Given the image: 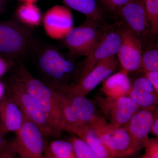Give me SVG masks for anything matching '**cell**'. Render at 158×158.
Returning a JSON list of instances; mask_svg holds the SVG:
<instances>
[{
  "label": "cell",
  "instance_id": "ac0fdd59",
  "mask_svg": "<svg viewBox=\"0 0 158 158\" xmlns=\"http://www.w3.org/2000/svg\"><path fill=\"white\" fill-rule=\"evenodd\" d=\"M70 133L77 135L85 141L99 158H116L103 144L92 128L83 125L73 129Z\"/></svg>",
  "mask_w": 158,
  "mask_h": 158
},
{
  "label": "cell",
  "instance_id": "e575fe53",
  "mask_svg": "<svg viewBox=\"0 0 158 158\" xmlns=\"http://www.w3.org/2000/svg\"><path fill=\"white\" fill-rule=\"evenodd\" d=\"M6 88L3 83L0 81V100L5 97Z\"/></svg>",
  "mask_w": 158,
  "mask_h": 158
},
{
  "label": "cell",
  "instance_id": "4dcf8cb0",
  "mask_svg": "<svg viewBox=\"0 0 158 158\" xmlns=\"http://www.w3.org/2000/svg\"><path fill=\"white\" fill-rule=\"evenodd\" d=\"M14 61L0 56V77L13 66Z\"/></svg>",
  "mask_w": 158,
  "mask_h": 158
},
{
  "label": "cell",
  "instance_id": "44dd1931",
  "mask_svg": "<svg viewBox=\"0 0 158 158\" xmlns=\"http://www.w3.org/2000/svg\"><path fill=\"white\" fill-rule=\"evenodd\" d=\"M16 15L19 20L27 27H37L42 21L41 11L34 4L23 3L18 8Z\"/></svg>",
  "mask_w": 158,
  "mask_h": 158
},
{
  "label": "cell",
  "instance_id": "7a4b0ae2",
  "mask_svg": "<svg viewBox=\"0 0 158 158\" xmlns=\"http://www.w3.org/2000/svg\"><path fill=\"white\" fill-rule=\"evenodd\" d=\"M6 88L8 95L18 106L24 115L37 126L44 136L57 135L37 103L16 76L9 79Z\"/></svg>",
  "mask_w": 158,
  "mask_h": 158
},
{
  "label": "cell",
  "instance_id": "7c38bea8",
  "mask_svg": "<svg viewBox=\"0 0 158 158\" xmlns=\"http://www.w3.org/2000/svg\"><path fill=\"white\" fill-rule=\"evenodd\" d=\"M42 22L46 34L53 39H64L73 28L72 14L64 6L56 5L49 9Z\"/></svg>",
  "mask_w": 158,
  "mask_h": 158
},
{
  "label": "cell",
  "instance_id": "d6986e66",
  "mask_svg": "<svg viewBox=\"0 0 158 158\" xmlns=\"http://www.w3.org/2000/svg\"><path fill=\"white\" fill-rule=\"evenodd\" d=\"M54 89L56 99L65 127V131L70 132L73 129L83 126L74 111L69 96L62 90Z\"/></svg>",
  "mask_w": 158,
  "mask_h": 158
},
{
  "label": "cell",
  "instance_id": "2e32d148",
  "mask_svg": "<svg viewBox=\"0 0 158 158\" xmlns=\"http://www.w3.org/2000/svg\"><path fill=\"white\" fill-rule=\"evenodd\" d=\"M24 114L9 95L0 100V133H16L21 127Z\"/></svg>",
  "mask_w": 158,
  "mask_h": 158
},
{
  "label": "cell",
  "instance_id": "ffe728a7",
  "mask_svg": "<svg viewBox=\"0 0 158 158\" xmlns=\"http://www.w3.org/2000/svg\"><path fill=\"white\" fill-rule=\"evenodd\" d=\"M69 7L85 15L89 20L99 22L102 12L96 0H63Z\"/></svg>",
  "mask_w": 158,
  "mask_h": 158
},
{
  "label": "cell",
  "instance_id": "836d02e7",
  "mask_svg": "<svg viewBox=\"0 0 158 158\" xmlns=\"http://www.w3.org/2000/svg\"><path fill=\"white\" fill-rule=\"evenodd\" d=\"M44 158H56L55 157L49 149L48 144L45 143L44 151Z\"/></svg>",
  "mask_w": 158,
  "mask_h": 158
},
{
  "label": "cell",
  "instance_id": "f1b7e54d",
  "mask_svg": "<svg viewBox=\"0 0 158 158\" xmlns=\"http://www.w3.org/2000/svg\"><path fill=\"white\" fill-rule=\"evenodd\" d=\"M131 0H101L104 5L110 11L118 12L123 6Z\"/></svg>",
  "mask_w": 158,
  "mask_h": 158
},
{
  "label": "cell",
  "instance_id": "1f68e13d",
  "mask_svg": "<svg viewBox=\"0 0 158 158\" xmlns=\"http://www.w3.org/2000/svg\"><path fill=\"white\" fill-rule=\"evenodd\" d=\"M145 77L148 79L156 92L158 93V72H146Z\"/></svg>",
  "mask_w": 158,
  "mask_h": 158
},
{
  "label": "cell",
  "instance_id": "d590c367",
  "mask_svg": "<svg viewBox=\"0 0 158 158\" xmlns=\"http://www.w3.org/2000/svg\"><path fill=\"white\" fill-rule=\"evenodd\" d=\"M4 135H3L0 133V151L3 148L5 147L8 143L4 137Z\"/></svg>",
  "mask_w": 158,
  "mask_h": 158
},
{
  "label": "cell",
  "instance_id": "277c9868",
  "mask_svg": "<svg viewBox=\"0 0 158 158\" xmlns=\"http://www.w3.org/2000/svg\"><path fill=\"white\" fill-rule=\"evenodd\" d=\"M118 66L119 62L115 56L110 57L100 62L75 85H59L55 88L62 90L69 96L86 97L101 82L114 73Z\"/></svg>",
  "mask_w": 158,
  "mask_h": 158
},
{
  "label": "cell",
  "instance_id": "4fadbf2b",
  "mask_svg": "<svg viewBox=\"0 0 158 158\" xmlns=\"http://www.w3.org/2000/svg\"><path fill=\"white\" fill-rule=\"evenodd\" d=\"M127 27L137 36L144 37L150 32L144 0H131L118 11Z\"/></svg>",
  "mask_w": 158,
  "mask_h": 158
},
{
  "label": "cell",
  "instance_id": "f35d334b",
  "mask_svg": "<svg viewBox=\"0 0 158 158\" xmlns=\"http://www.w3.org/2000/svg\"><path fill=\"white\" fill-rule=\"evenodd\" d=\"M22 158L21 157H20V156H19V157H17V158Z\"/></svg>",
  "mask_w": 158,
  "mask_h": 158
},
{
  "label": "cell",
  "instance_id": "484cf974",
  "mask_svg": "<svg viewBox=\"0 0 158 158\" xmlns=\"http://www.w3.org/2000/svg\"><path fill=\"white\" fill-rule=\"evenodd\" d=\"M69 141L73 145L77 158H99L88 144L79 137H73Z\"/></svg>",
  "mask_w": 158,
  "mask_h": 158
},
{
  "label": "cell",
  "instance_id": "3957f363",
  "mask_svg": "<svg viewBox=\"0 0 158 158\" xmlns=\"http://www.w3.org/2000/svg\"><path fill=\"white\" fill-rule=\"evenodd\" d=\"M31 31L12 21H0V56L12 61L26 56L31 48Z\"/></svg>",
  "mask_w": 158,
  "mask_h": 158
},
{
  "label": "cell",
  "instance_id": "6da1fadb",
  "mask_svg": "<svg viewBox=\"0 0 158 158\" xmlns=\"http://www.w3.org/2000/svg\"><path fill=\"white\" fill-rule=\"evenodd\" d=\"M15 76L37 103L57 135L65 131L55 89L35 78L23 64L20 65Z\"/></svg>",
  "mask_w": 158,
  "mask_h": 158
},
{
  "label": "cell",
  "instance_id": "9a60e30c",
  "mask_svg": "<svg viewBox=\"0 0 158 158\" xmlns=\"http://www.w3.org/2000/svg\"><path fill=\"white\" fill-rule=\"evenodd\" d=\"M68 96L74 111L83 125L97 130L107 125L106 118L97 114L95 106L90 100L84 97Z\"/></svg>",
  "mask_w": 158,
  "mask_h": 158
},
{
  "label": "cell",
  "instance_id": "cb8c5ba5",
  "mask_svg": "<svg viewBox=\"0 0 158 158\" xmlns=\"http://www.w3.org/2000/svg\"><path fill=\"white\" fill-rule=\"evenodd\" d=\"M144 9L150 32L153 35L158 32V0H144Z\"/></svg>",
  "mask_w": 158,
  "mask_h": 158
},
{
  "label": "cell",
  "instance_id": "4316f807",
  "mask_svg": "<svg viewBox=\"0 0 158 158\" xmlns=\"http://www.w3.org/2000/svg\"><path fill=\"white\" fill-rule=\"evenodd\" d=\"M144 152L140 158H158V137L149 138L144 144Z\"/></svg>",
  "mask_w": 158,
  "mask_h": 158
},
{
  "label": "cell",
  "instance_id": "603a6c76",
  "mask_svg": "<svg viewBox=\"0 0 158 158\" xmlns=\"http://www.w3.org/2000/svg\"><path fill=\"white\" fill-rule=\"evenodd\" d=\"M49 149L56 158H77L70 141L55 140L48 144Z\"/></svg>",
  "mask_w": 158,
  "mask_h": 158
},
{
  "label": "cell",
  "instance_id": "8fae6325",
  "mask_svg": "<svg viewBox=\"0 0 158 158\" xmlns=\"http://www.w3.org/2000/svg\"><path fill=\"white\" fill-rule=\"evenodd\" d=\"M121 42L119 31H111L101 37L95 46L86 56L80 78L90 72L100 62L116 55Z\"/></svg>",
  "mask_w": 158,
  "mask_h": 158
},
{
  "label": "cell",
  "instance_id": "ba28073f",
  "mask_svg": "<svg viewBox=\"0 0 158 158\" xmlns=\"http://www.w3.org/2000/svg\"><path fill=\"white\" fill-rule=\"evenodd\" d=\"M98 22L87 19L81 25L73 28L64 38L72 54L87 56L100 39Z\"/></svg>",
  "mask_w": 158,
  "mask_h": 158
},
{
  "label": "cell",
  "instance_id": "d4e9b609",
  "mask_svg": "<svg viewBox=\"0 0 158 158\" xmlns=\"http://www.w3.org/2000/svg\"><path fill=\"white\" fill-rule=\"evenodd\" d=\"M139 70L158 72V49L150 50L142 54Z\"/></svg>",
  "mask_w": 158,
  "mask_h": 158
},
{
  "label": "cell",
  "instance_id": "74e56055",
  "mask_svg": "<svg viewBox=\"0 0 158 158\" xmlns=\"http://www.w3.org/2000/svg\"><path fill=\"white\" fill-rule=\"evenodd\" d=\"M24 3H31V4H34L36 3L38 0H19Z\"/></svg>",
  "mask_w": 158,
  "mask_h": 158
},
{
  "label": "cell",
  "instance_id": "8d00e7d4",
  "mask_svg": "<svg viewBox=\"0 0 158 158\" xmlns=\"http://www.w3.org/2000/svg\"><path fill=\"white\" fill-rule=\"evenodd\" d=\"M6 0H0V14L3 12L6 6Z\"/></svg>",
  "mask_w": 158,
  "mask_h": 158
},
{
  "label": "cell",
  "instance_id": "e0dca14e",
  "mask_svg": "<svg viewBox=\"0 0 158 158\" xmlns=\"http://www.w3.org/2000/svg\"><path fill=\"white\" fill-rule=\"evenodd\" d=\"M132 87L127 72L123 69L110 75L103 83L102 91L106 96H128Z\"/></svg>",
  "mask_w": 158,
  "mask_h": 158
},
{
  "label": "cell",
  "instance_id": "8992f818",
  "mask_svg": "<svg viewBox=\"0 0 158 158\" xmlns=\"http://www.w3.org/2000/svg\"><path fill=\"white\" fill-rule=\"evenodd\" d=\"M14 141L18 154L22 158H44L45 143L39 127L24 116Z\"/></svg>",
  "mask_w": 158,
  "mask_h": 158
},
{
  "label": "cell",
  "instance_id": "f546056e",
  "mask_svg": "<svg viewBox=\"0 0 158 158\" xmlns=\"http://www.w3.org/2000/svg\"><path fill=\"white\" fill-rule=\"evenodd\" d=\"M17 154V149L14 141L7 143L0 151V158H14Z\"/></svg>",
  "mask_w": 158,
  "mask_h": 158
},
{
  "label": "cell",
  "instance_id": "5bb4252c",
  "mask_svg": "<svg viewBox=\"0 0 158 158\" xmlns=\"http://www.w3.org/2000/svg\"><path fill=\"white\" fill-rule=\"evenodd\" d=\"M157 114L156 108L140 109L125 124L134 140L142 148L149 138L154 119Z\"/></svg>",
  "mask_w": 158,
  "mask_h": 158
},
{
  "label": "cell",
  "instance_id": "30bf717a",
  "mask_svg": "<svg viewBox=\"0 0 158 158\" xmlns=\"http://www.w3.org/2000/svg\"><path fill=\"white\" fill-rule=\"evenodd\" d=\"M121 42L116 55L123 69L127 72L139 70L142 56V44L139 37L127 27L119 30Z\"/></svg>",
  "mask_w": 158,
  "mask_h": 158
},
{
  "label": "cell",
  "instance_id": "83f0119b",
  "mask_svg": "<svg viewBox=\"0 0 158 158\" xmlns=\"http://www.w3.org/2000/svg\"><path fill=\"white\" fill-rule=\"evenodd\" d=\"M132 87L135 89L146 90L151 93H156L157 94H158V93L156 92L155 89L151 83L145 77L136 79L132 84Z\"/></svg>",
  "mask_w": 158,
  "mask_h": 158
},
{
  "label": "cell",
  "instance_id": "7402d4cb",
  "mask_svg": "<svg viewBox=\"0 0 158 158\" xmlns=\"http://www.w3.org/2000/svg\"><path fill=\"white\" fill-rule=\"evenodd\" d=\"M158 94L132 87L128 97L142 109L156 108L158 104Z\"/></svg>",
  "mask_w": 158,
  "mask_h": 158
},
{
  "label": "cell",
  "instance_id": "5b68a950",
  "mask_svg": "<svg viewBox=\"0 0 158 158\" xmlns=\"http://www.w3.org/2000/svg\"><path fill=\"white\" fill-rule=\"evenodd\" d=\"M96 103L106 120V127L110 129L118 128L127 123L141 108L128 96L98 97Z\"/></svg>",
  "mask_w": 158,
  "mask_h": 158
},
{
  "label": "cell",
  "instance_id": "d6a6232c",
  "mask_svg": "<svg viewBox=\"0 0 158 158\" xmlns=\"http://www.w3.org/2000/svg\"><path fill=\"white\" fill-rule=\"evenodd\" d=\"M151 132L156 137L158 136V114L156 115L154 119Z\"/></svg>",
  "mask_w": 158,
  "mask_h": 158
},
{
  "label": "cell",
  "instance_id": "9c48e42d",
  "mask_svg": "<svg viewBox=\"0 0 158 158\" xmlns=\"http://www.w3.org/2000/svg\"><path fill=\"white\" fill-rule=\"evenodd\" d=\"M37 62L41 72L56 82L61 81L74 70L73 63L51 47H46L41 49L38 53Z\"/></svg>",
  "mask_w": 158,
  "mask_h": 158
},
{
  "label": "cell",
  "instance_id": "52a82bcc",
  "mask_svg": "<svg viewBox=\"0 0 158 158\" xmlns=\"http://www.w3.org/2000/svg\"><path fill=\"white\" fill-rule=\"evenodd\" d=\"M106 126L94 130L102 142L116 158L132 156L142 148L134 140L125 125L114 129H108Z\"/></svg>",
  "mask_w": 158,
  "mask_h": 158
}]
</instances>
